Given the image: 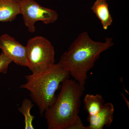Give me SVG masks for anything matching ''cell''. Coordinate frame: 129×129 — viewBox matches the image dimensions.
Masks as SVG:
<instances>
[{
	"mask_svg": "<svg viewBox=\"0 0 129 129\" xmlns=\"http://www.w3.org/2000/svg\"><path fill=\"white\" fill-rule=\"evenodd\" d=\"M114 45L112 38L107 37L104 42L96 41L91 39L88 32L84 31L62 54L58 63L84 91L88 72L94 67L101 54Z\"/></svg>",
	"mask_w": 129,
	"mask_h": 129,
	"instance_id": "6da1fadb",
	"label": "cell"
},
{
	"mask_svg": "<svg viewBox=\"0 0 129 129\" xmlns=\"http://www.w3.org/2000/svg\"><path fill=\"white\" fill-rule=\"evenodd\" d=\"M84 91L75 80L67 79L53 105L45 111L49 129H88L79 115Z\"/></svg>",
	"mask_w": 129,
	"mask_h": 129,
	"instance_id": "7a4b0ae2",
	"label": "cell"
},
{
	"mask_svg": "<svg viewBox=\"0 0 129 129\" xmlns=\"http://www.w3.org/2000/svg\"><path fill=\"white\" fill-rule=\"evenodd\" d=\"M68 72L59 63L46 71L25 76L26 83L20 88L27 89L31 98L42 114L53 105L56 99L55 92L61 83L69 78Z\"/></svg>",
	"mask_w": 129,
	"mask_h": 129,
	"instance_id": "3957f363",
	"label": "cell"
},
{
	"mask_svg": "<svg viewBox=\"0 0 129 129\" xmlns=\"http://www.w3.org/2000/svg\"><path fill=\"white\" fill-rule=\"evenodd\" d=\"M25 47L27 67L32 73L46 71L55 64L54 47L45 37L36 36L31 38Z\"/></svg>",
	"mask_w": 129,
	"mask_h": 129,
	"instance_id": "277c9868",
	"label": "cell"
},
{
	"mask_svg": "<svg viewBox=\"0 0 129 129\" xmlns=\"http://www.w3.org/2000/svg\"><path fill=\"white\" fill-rule=\"evenodd\" d=\"M20 14L23 16L24 22L28 31L35 33L36 23L42 21L46 24L54 23L58 15L53 9L42 6L35 0H18Z\"/></svg>",
	"mask_w": 129,
	"mask_h": 129,
	"instance_id": "5b68a950",
	"label": "cell"
},
{
	"mask_svg": "<svg viewBox=\"0 0 129 129\" xmlns=\"http://www.w3.org/2000/svg\"><path fill=\"white\" fill-rule=\"evenodd\" d=\"M0 49L12 62L27 67L26 47L7 34L0 36Z\"/></svg>",
	"mask_w": 129,
	"mask_h": 129,
	"instance_id": "8992f818",
	"label": "cell"
},
{
	"mask_svg": "<svg viewBox=\"0 0 129 129\" xmlns=\"http://www.w3.org/2000/svg\"><path fill=\"white\" fill-rule=\"evenodd\" d=\"M114 108L111 103L103 104L100 111L94 115H89L88 129H102L111 126L114 119Z\"/></svg>",
	"mask_w": 129,
	"mask_h": 129,
	"instance_id": "52a82bcc",
	"label": "cell"
},
{
	"mask_svg": "<svg viewBox=\"0 0 129 129\" xmlns=\"http://www.w3.org/2000/svg\"><path fill=\"white\" fill-rule=\"evenodd\" d=\"M91 9L101 22L104 30L108 29L113 23V19L106 0H96Z\"/></svg>",
	"mask_w": 129,
	"mask_h": 129,
	"instance_id": "ba28073f",
	"label": "cell"
},
{
	"mask_svg": "<svg viewBox=\"0 0 129 129\" xmlns=\"http://www.w3.org/2000/svg\"><path fill=\"white\" fill-rule=\"evenodd\" d=\"M20 14L18 0H0V22H11Z\"/></svg>",
	"mask_w": 129,
	"mask_h": 129,
	"instance_id": "9c48e42d",
	"label": "cell"
},
{
	"mask_svg": "<svg viewBox=\"0 0 129 129\" xmlns=\"http://www.w3.org/2000/svg\"><path fill=\"white\" fill-rule=\"evenodd\" d=\"M105 102L101 95L87 94L84 100V103L89 115H94L100 111Z\"/></svg>",
	"mask_w": 129,
	"mask_h": 129,
	"instance_id": "30bf717a",
	"label": "cell"
},
{
	"mask_svg": "<svg viewBox=\"0 0 129 129\" xmlns=\"http://www.w3.org/2000/svg\"><path fill=\"white\" fill-rule=\"evenodd\" d=\"M34 106L32 102L29 99H24L22 103V106L18 108V111L24 117L25 129H34L33 121L34 116L31 115L30 111L31 109Z\"/></svg>",
	"mask_w": 129,
	"mask_h": 129,
	"instance_id": "8fae6325",
	"label": "cell"
},
{
	"mask_svg": "<svg viewBox=\"0 0 129 129\" xmlns=\"http://www.w3.org/2000/svg\"><path fill=\"white\" fill-rule=\"evenodd\" d=\"M12 62V60L4 53L0 54V73L5 74L7 73L8 66Z\"/></svg>",
	"mask_w": 129,
	"mask_h": 129,
	"instance_id": "7c38bea8",
	"label": "cell"
}]
</instances>
